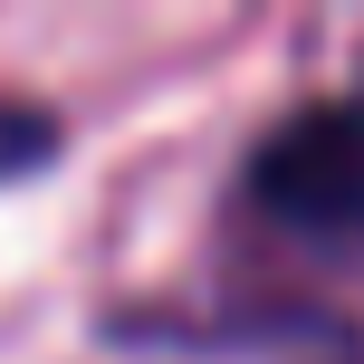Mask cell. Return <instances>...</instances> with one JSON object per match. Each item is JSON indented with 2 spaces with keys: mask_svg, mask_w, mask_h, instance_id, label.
<instances>
[{
  "mask_svg": "<svg viewBox=\"0 0 364 364\" xmlns=\"http://www.w3.org/2000/svg\"><path fill=\"white\" fill-rule=\"evenodd\" d=\"M250 192H259V211L288 220V230L364 250V96L297 106L278 134H259Z\"/></svg>",
  "mask_w": 364,
  "mask_h": 364,
  "instance_id": "1",
  "label": "cell"
},
{
  "mask_svg": "<svg viewBox=\"0 0 364 364\" xmlns=\"http://www.w3.org/2000/svg\"><path fill=\"white\" fill-rule=\"evenodd\" d=\"M58 154V125L38 106H19V96H0V182H19V173H38Z\"/></svg>",
  "mask_w": 364,
  "mask_h": 364,
  "instance_id": "2",
  "label": "cell"
}]
</instances>
